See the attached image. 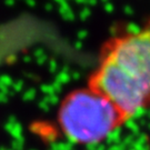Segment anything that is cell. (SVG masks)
Returning a JSON list of instances; mask_svg holds the SVG:
<instances>
[{
  "mask_svg": "<svg viewBox=\"0 0 150 150\" xmlns=\"http://www.w3.org/2000/svg\"><path fill=\"white\" fill-rule=\"evenodd\" d=\"M87 85L107 97L130 121L150 109V17L141 27L102 45Z\"/></svg>",
  "mask_w": 150,
  "mask_h": 150,
  "instance_id": "cell-1",
  "label": "cell"
},
{
  "mask_svg": "<svg viewBox=\"0 0 150 150\" xmlns=\"http://www.w3.org/2000/svg\"><path fill=\"white\" fill-rule=\"evenodd\" d=\"M57 118L64 137L79 146L101 144L128 122L107 97L88 85L64 97Z\"/></svg>",
  "mask_w": 150,
  "mask_h": 150,
  "instance_id": "cell-2",
  "label": "cell"
}]
</instances>
